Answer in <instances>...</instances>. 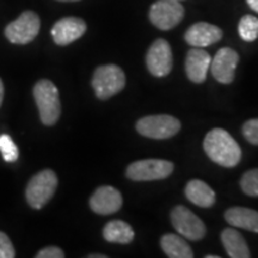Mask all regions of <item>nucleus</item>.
Returning <instances> with one entry per match:
<instances>
[{
    "label": "nucleus",
    "mask_w": 258,
    "mask_h": 258,
    "mask_svg": "<svg viewBox=\"0 0 258 258\" xmlns=\"http://www.w3.org/2000/svg\"><path fill=\"white\" fill-rule=\"evenodd\" d=\"M203 148L209 159L224 167H234L241 159V148L227 131L214 128L206 135Z\"/></svg>",
    "instance_id": "nucleus-1"
},
{
    "label": "nucleus",
    "mask_w": 258,
    "mask_h": 258,
    "mask_svg": "<svg viewBox=\"0 0 258 258\" xmlns=\"http://www.w3.org/2000/svg\"><path fill=\"white\" fill-rule=\"evenodd\" d=\"M32 93H34L42 123L44 125L55 124L61 115L59 90L55 84L48 79L38 80L35 84Z\"/></svg>",
    "instance_id": "nucleus-2"
},
{
    "label": "nucleus",
    "mask_w": 258,
    "mask_h": 258,
    "mask_svg": "<svg viewBox=\"0 0 258 258\" xmlns=\"http://www.w3.org/2000/svg\"><path fill=\"white\" fill-rule=\"evenodd\" d=\"M57 176L53 170H42L29 180L25 189L28 205L34 209H41L50 201L57 188Z\"/></svg>",
    "instance_id": "nucleus-3"
},
{
    "label": "nucleus",
    "mask_w": 258,
    "mask_h": 258,
    "mask_svg": "<svg viewBox=\"0 0 258 258\" xmlns=\"http://www.w3.org/2000/svg\"><path fill=\"white\" fill-rule=\"evenodd\" d=\"M125 86V76L121 67L109 63L96 69L92 77V88L96 96L102 101L111 98Z\"/></svg>",
    "instance_id": "nucleus-4"
},
{
    "label": "nucleus",
    "mask_w": 258,
    "mask_h": 258,
    "mask_svg": "<svg viewBox=\"0 0 258 258\" xmlns=\"http://www.w3.org/2000/svg\"><path fill=\"white\" fill-rule=\"evenodd\" d=\"M135 127L143 137L163 140L175 137L178 133L180 122L170 115H152L140 118Z\"/></svg>",
    "instance_id": "nucleus-5"
},
{
    "label": "nucleus",
    "mask_w": 258,
    "mask_h": 258,
    "mask_svg": "<svg viewBox=\"0 0 258 258\" xmlns=\"http://www.w3.org/2000/svg\"><path fill=\"white\" fill-rule=\"evenodd\" d=\"M41 21L34 11H24L17 19L6 25L5 37L14 44H28L40 32Z\"/></svg>",
    "instance_id": "nucleus-6"
},
{
    "label": "nucleus",
    "mask_w": 258,
    "mask_h": 258,
    "mask_svg": "<svg viewBox=\"0 0 258 258\" xmlns=\"http://www.w3.org/2000/svg\"><path fill=\"white\" fill-rule=\"evenodd\" d=\"M173 164L163 159H144L132 163L127 167L125 175L137 182L159 180L169 177L173 172Z\"/></svg>",
    "instance_id": "nucleus-7"
},
{
    "label": "nucleus",
    "mask_w": 258,
    "mask_h": 258,
    "mask_svg": "<svg viewBox=\"0 0 258 258\" xmlns=\"http://www.w3.org/2000/svg\"><path fill=\"white\" fill-rule=\"evenodd\" d=\"M184 8L178 0H158L150 9V21L160 30H170L182 22Z\"/></svg>",
    "instance_id": "nucleus-8"
},
{
    "label": "nucleus",
    "mask_w": 258,
    "mask_h": 258,
    "mask_svg": "<svg viewBox=\"0 0 258 258\" xmlns=\"http://www.w3.org/2000/svg\"><path fill=\"white\" fill-rule=\"evenodd\" d=\"M171 221L175 230L186 239L198 241L206 235L203 221L184 206H177L172 209Z\"/></svg>",
    "instance_id": "nucleus-9"
},
{
    "label": "nucleus",
    "mask_w": 258,
    "mask_h": 258,
    "mask_svg": "<svg viewBox=\"0 0 258 258\" xmlns=\"http://www.w3.org/2000/svg\"><path fill=\"white\" fill-rule=\"evenodd\" d=\"M146 64L151 74L161 78L171 72L173 64L172 50L169 42L159 38L151 44L146 55Z\"/></svg>",
    "instance_id": "nucleus-10"
},
{
    "label": "nucleus",
    "mask_w": 258,
    "mask_h": 258,
    "mask_svg": "<svg viewBox=\"0 0 258 258\" xmlns=\"http://www.w3.org/2000/svg\"><path fill=\"white\" fill-rule=\"evenodd\" d=\"M239 62V55L231 48H221L211 61L213 77L221 84H231L234 79L235 69Z\"/></svg>",
    "instance_id": "nucleus-11"
},
{
    "label": "nucleus",
    "mask_w": 258,
    "mask_h": 258,
    "mask_svg": "<svg viewBox=\"0 0 258 258\" xmlns=\"http://www.w3.org/2000/svg\"><path fill=\"white\" fill-rule=\"evenodd\" d=\"M123 199L117 189L110 185H103L92 194L90 199V208L96 214L110 215L120 211Z\"/></svg>",
    "instance_id": "nucleus-12"
},
{
    "label": "nucleus",
    "mask_w": 258,
    "mask_h": 258,
    "mask_svg": "<svg viewBox=\"0 0 258 258\" xmlns=\"http://www.w3.org/2000/svg\"><path fill=\"white\" fill-rule=\"evenodd\" d=\"M86 23L78 17H64L51 28V37L57 46H69L85 34Z\"/></svg>",
    "instance_id": "nucleus-13"
},
{
    "label": "nucleus",
    "mask_w": 258,
    "mask_h": 258,
    "mask_svg": "<svg viewBox=\"0 0 258 258\" xmlns=\"http://www.w3.org/2000/svg\"><path fill=\"white\" fill-rule=\"evenodd\" d=\"M184 38L186 43L195 48H205L217 43L222 38V30L217 25L199 22L186 30Z\"/></svg>",
    "instance_id": "nucleus-14"
},
{
    "label": "nucleus",
    "mask_w": 258,
    "mask_h": 258,
    "mask_svg": "<svg viewBox=\"0 0 258 258\" xmlns=\"http://www.w3.org/2000/svg\"><path fill=\"white\" fill-rule=\"evenodd\" d=\"M212 57L202 48L194 47L188 51L185 59V72L192 83H203L207 78V72L211 67Z\"/></svg>",
    "instance_id": "nucleus-15"
},
{
    "label": "nucleus",
    "mask_w": 258,
    "mask_h": 258,
    "mask_svg": "<svg viewBox=\"0 0 258 258\" xmlns=\"http://www.w3.org/2000/svg\"><path fill=\"white\" fill-rule=\"evenodd\" d=\"M225 219L234 227L258 233V212L245 207H233L227 209Z\"/></svg>",
    "instance_id": "nucleus-16"
},
{
    "label": "nucleus",
    "mask_w": 258,
    "mask_h": 258,
    "mask_svg": "<svg viewBox=\"0 0 258 258\" xmlns=\"http://www.w3.org/2000/svg\"><path fill=\"white\" fill-rule=\"evenodd\" d=\"M185 196L198 207L209 208L215 203V192L207 183L200 179H192L185 186Z\"/></svg>",
    "instance_id": "nucleus-17"
},
{
    "label": "nucleus",
    "mask_w": 258,
    "mask_h": 258,
    "mask_svg": "<svg viewBox=\"0 0 258 258\" xmlns=\"http://www.w3.org/2000/svg\"><path fill=\"white\" fill-rule=\"evenodd\" d=\"M221 241L226 252L232 258H250V249L239 232L226 228L221 233Z\"/></svg>",
    "instance_id": "nucleus-18"
},
{
    "label": "nucleus",
    "mask_w": 258,
    "mask_h": 258,
    "mask_svg": "<svg viewBox=\"0 0 258 258\" xmlns=\"http://www.w3.org/2000/svg\"><path fill=\"white\" fill-rule=\"evenodd\" d=\"M134 231L131 225L122 220H112L103 228V237L108 243L129 244L134 239Z\"/></svg>",
    "instance_id": "nucleus-19"
},
{
    "label": "nucleus",
    "mask_w": 258,
    "mask_h": 258,
    "mask_svg": "<svg viewBox=\"0 0 258 258\" xmlns=\"http://www.w3.org/2000/svg\"><path fill=\"white\" fill-rule=\"evenodd\" d=\"M161 249L171 258H192L194 252L189 244L179 235L167 233L161 237Z\"/></svg>",
    "instance_id": "nucleus-20"
},
{
    "label": "nucleus",
    "mask_w": 258,
    "mask_h": 258,
    "mask_svg": "<svg viewBox=\"0 0 258 258\" xmlns=\"http://www.w3.org/2000/svg\"><path fill=\"white\" fill-rule=\"evenodd\" d=\"M238 31L241 40L245 42H253L258 38V18L252 15H245L241 17Z\"/></svg>",
    "instance_id": "nucleus-21"
},
{
    "label": "nucleus",
    "mask_w": 258,
    "mask_h": 258,
    "mask_svg": "<svg viewBox=\"0 0 258 258\" xmlns=\"http://www.w3.org/2000/svg\"><path fill=\"white\" fill-rule=\"evenodd\" d=\"M240 186L244 194L252 198H258V169L247 171L241 177Z\"/></svg>",
    "instance_id": "nucleus-22"
},
{
    "label": "nucleus",
    "mask_w": 258,
    "mask_h": 258,
    "mask_svg": "<svg viewBox=\"0 0 258 258\" xmlns=\"http://www.w3.org/2000/svg\"><path fill=\"white\" fill-rule=\"evenodd\" d=\"M0 152H2L4 160L8 163H14L18 159V148L12 138L8 134L0 135Z\"/></svg>",
    "instance_id": "nucleus-23"
},
{
    "label": "nucleus",
    "mask_w": 258,
    "mask_h": 258,
    "mask_svg": "<svg viewBox=\"0 0 258 258\" xmlns=\"http://www.w3.org/2000/svg\"><path fill=\"white\" fill-rule=\"evenodd\" d=\"M243 135L250 144L258 146V118L245 122L243 125Z\"/></svg>",
    "instance_id": "nucleus-24"
},
{
    "label": "nucleus",
    "mask_w": 258,
    "mask_h": 258,
    "mask_svg": "<svg viewBox=\"0 0 258 258\" xmlns=\"http://www.w3.org/2000/svg\"><path fill=\"white\" fill-rule=\"evenodd\" d=\"M16 251L10 238L4 232H0V258H14Z\"/></svg>",
    "instance_id": "nucleus-25"
},
{
    "label": "nucleus",
    "mask_w": 258,
    "mask_h": 258,
    "mask_svg": "<svg viewBox=\"0 0 258 258\" xmlns=\"http://www.w3.org/2000/svg\"><path fill=\"white\" fill-rule=\"evenodd\" d=\"M35 257L36 258H63L64 253L60 247L48 246V247H44V249H42L41 251H38Z\"/></svg>",
    "instance_id": "nucleus-26"
},
{
    "label": "nucleus",
    "mask_w": 258,
    "mask_h": 258,
    "mask_svg": "<svg viewBox=\"0 0 258 258\" xmlns=\"http://www.w3.org/2000/svg\"><path fill=\"white\" fill-rule=\"evenodd\" d=\"M246 2H247V5H249L254 12H257L258 14V0H246Z\"/></svg>",
    "instance_id": "nucleus-27"
},
{
    "label": "nucleus",
    "mask_w": 258,
    "mask_h": 258,
    "mask_svg": "<svg viewBox=\"0 0 258 258\" xmlns=\"http://www.w3.org/2000/svg\"><path fill=\"white\" fill-rule=\"evenodd\" d=\"M3 99H4V84L0 79V106L3 104Z\"/></svg>",
    "instance_id": "nucleus-28"
},
{
    "label": "nucleus",
    "mask_w": 258,
    "mask_h": 258,
    "mask_svg": "<svg viewBox=\"0 0 258 258\" xmlns=\"http://www.w3.org/2000/svg\"><path fill=\"white\" fill-rule=\"evenodd\" d=\"M89 258H106L105 254H89Z\"/></svg>",
    "instance_id": "nucleus-29"
},
{
    "label": "nucleus",
    "mask_w": 258,
    "mask_h": 258,
    "mask_svg": "<svg viewBox=\"0 0 258 258\" xmlns=\"http://www.w3.org/2000/svg\"><path fill=\"white\" fill-rule=\"evenodd\" d=\"M57 2H62V3H74V2H80V0H57Z\"/></svg>",
    "instance_id": "nucleus-30"
},
{
    "label": "nucleus",
    "mask_w": 258,
    "mask_h": 258,
    "mask_svg": "<svg viewBox=\"0 0 258 258\" xmlns=\"http://www.w3.org/2000/svg\"><path fill=\"white\" fill-rule=\"evenodd\" d=\"M206 258H219V256H212V254H209V256H206Z\"/></svg>",
    "instance_id": "nucleus-31"
},
{
    "label": "nucleus",
    "mask_w": 258,
    "mask_h": 258,
    "mask_svg": "<svg viewBox=\"0 0 258 258\" xmlns=\"http://www.w3.org/2000/svg\"><path fill=\"white\" fill-rule=\"evenodd\" d=\"M178 2H182V0H178Z\"/></svg>",
    "instance_id": "nucleus-32"
}]
</instances>
